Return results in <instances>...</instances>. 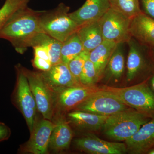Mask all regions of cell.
<instances>
[{"label": "cell", "mask_w": 154, "mask_h": 154, "mask_svg": "<svg viewBox=\"0 0 154 154\" xmlns=\"http://www.w3.org/2000/svg\"><path fill=\"white\" fill-rule=\"evenodd\" d=\"M148 80L150 85L151 87L150 88L154 93V72L149 77H148Z\"/></svg>", "instance_id": "obj_32"}, {"label": "cell", "mask_w": 154, "mask_h": 154, "mask_svg": "<svg viewBox=\"0 0 154 154\" xmlns=\"http://www.w3.org/2000/svg\"><path fill=\"white\" fill-rule=\"evenodd\" d=\"M148 79L137 85L124 88L104 86L102 89L114 94L128 107L154 118V93Z\"/></svg>", "instance_id": "obj_4"}, {"label": "cell", "mask_w": 154, "mask_h": 154, "mask_svg": "<svg viewBox=\"0 0 154 154\" xmlns=\"http://www.w3.org/2000/svg\"><path fill=\"white\" fill-rule=\"evenodd\" d=\"M11 135L10 128L3 122H0V142L8 139Z\"/></svg>", "instance_id": "obj_30"}, {"label": "cell", "mask_w": 154, "mask_h": 154, "mask_svg": "<svg viewBox=\"0 0 154 154\" xmlns=\"http://www.w3.org/2000/svg\"><path fill=\"white\" fill-rule=\"evenodd\" d=\"M128 106L114 94L102 89L78 105L77 110L98 115L111 116L128 109Z\"/></svg>", "instance_id": "obj_8"}, {"label": "cell", "mask_w": 154, "mask_h": 154, "mask_svg": "<svg viewBox=\"0 0 154 154\" xmlns=\"http://www.w3.org/2000/svg\"><path fill=\"white\" fill-rule=\"evenodd\" d=\"M110 8V0H86L80 8L69 15L80 27L99 21Z\"/></svg>", "instance_id": "obj_13"}, {"label": "cell", "mask_w": 154, "mask_h": 154, "mask_svg": "<svg viewBox=\"0 0 154 154\" xmlns=\"http://www.w3.org/2000/svg\"><path fill=\"white\" fill-rule=\"evenodd\" d=\"M102 89V88L96 85L88 86L79 85L64 88L55 94L57 105L63 111L72 110Z\"/></svg>", "instance_id": "obj_10"}, {"label": "cell", "mask_w": 154, "mask_h": 154, "mask_svg": "<svg viewBox=\"0 0 154 154\" xmlns=\"http://www.w3.org/2000/svg\"><path fill=\"white\" fill-rule=\"evenodd\" d=\"M147 153L149 154H154V148L152 149L151 150H150Z\"/></svg>", "instance_id": "obj_34"}, {"label": "cell", "mask_w": 154, "mask_h": 154, "mask_svg": "<svg viewBox=\"0 0 154 154\" xmlns=\"http://www.w3.org/2000/svg\"><path fill=\"white\" fill-rule=\"evenodd\" d=\"M41 73L55 94L64 88L82 85L72 74L67 64L63 62L52 66L49 70Z\"/></svg>", "instance_id": "obj_16"}, {"label": "cell", "mask_w": 154, "mask_h": 154, "mask_svg": "<svg viewBox=\"0 0 154 154\" xmlns=\"http://www.w3.org/2000/svg\"><path fill=\"white\" fill-rule=\"evenodd\" d=\"M124 44H117L107 63L102 78H104L106 82H116L123 76L125 67L123 48Z\"/></svg>", "instance_id": "obj_18"}, {"label": "cell", "mask_w": 154, "mask_h": 154, "mask_svg": "<svg viewBox=\"0 0 154 154\" xmlns=\"http://www.w3.org/2000/svg\"><path fill=\"white\" fill-rule=\"evenodd\" d=\"M54 123L43 119L36 122L33 131L30 133V139L21 146V152L33 154H45L48 152L50 139Z\"/></svg>", "instance_id": "obj_9"}, {"label": "cell", "mask_w": 154, "mask_h": 154, "mask_svg": "<svg viewBox=\"0 0 154 154\" xmlns=\"http://www.w3.org/2000/svg\"><path fill=\"white\" fill-rule=\"evenodd\" d=\"M69 10L61 3L53 10L42 11L39 17L42 32L62 42L76 33L79 27L69 17Z\"/></svg>", "instance_id": "obj_3"}, {"label": "cell", "mask_w": 154, "mask_h": 154, "mask_svg": "<svg viewBox=\"0 0 154 154\" xmlns=\"http://www.w3.org/2000/svg\"><path fill=\"white\" fill-rule=\"evenodd\" d=\"M17 79L16 87L12 95V101L25 119L30 132L36 122L37 107L27 77L23 72L22 66H15Z\"/></svg>", "instance_id": "obj_5"}, {"label": "cell", "mask_w": 154, "mask_h": 154, "mask_svg": "<svg viewBox=\"0 0 154 154\" xmlns=\"http://www.w3.org/2000/svg\"><path fill=\"white\" fill-rule=\"evenodd\" d=\"M148 48V51L150 57L154 62V45Z\"/></svg>", "instance_id": "obj_33"}, {"label": "cell", "mask_w": 154, "mask_h": 154, "mask_svg": "<svg viewBox=\"0 0 154 154\" xmlns=\"http://www.w3.org/2000/svg\"><path fill=\"white\" fill-rule=\"evenodd\" d=\"M84 50L90 51L104 41L99 21L87 23L79 28L77 32Z\"/></svg>", "instance_id": "obj_22"}, {"label": "cell", "mask_w": 154, "mask_h": 154, "mask_svg": "<svg viewBox=\"0 0 154 154\" xmlns=\"http://www.w3.org/2000/svg\"><path fill=\"white\" fill-rule=\"evenodd\" d=\"M151 119L145 113L128 108L109 116L102 129L109 138L117 141H125Z\"/></svg>", "instance_id": "obj_2"}, {"label": "cell", "mask_w": 154, "mask_h": 154, "mask_svg": "<svg viewBox=\"0 0 154 154\" xmlns=\"http://www.w3.org/2000/svg\"><path fill=\"white\" fill-rule=\"evenodd\" d=\"M143 10L149 17L154 19V0H140Z\"/></svg>", "instance_id": "obj_29"}, {"label": "cell", "mask_w": 154, "mask_h": 154, "mask_svg": "<svg viewBox=\"0 0 154 154\" xmlns=\"http://www.w3.org/2000/svg\"><path fill=\"white\" fill-rule=\"evenodd\" d=\"M73 132L68 122L61 117L54 123L50 139L48 149L54 152H60L69 146L73 137Z\"/></svg>", "instance_id": "obj_17"}, {"label": "cell", "mask_w": 154, "mask_h": 154, "mask_svg": "<svg viewBox=\"0 0 154 154\" xmlns=\"http://www.w3.org/2000/svg\"><path fill=\"white\" fill-rule=\"evenodd\" d=\"M75 143L78 149L92 154H123L127 152L125 143L110 142L88 134L77 138Z\"/></svg>", "instance_id": "obj_12"}, {"label": "cell", "mask_w": 154, "mask_h": 154, "mask_svg": "<svg viewBox=\"0 0 154 154\" xmlns=\"http://www.w3.org/2000/svg\"><path fill=\"white\" fill-rule=\"evenodd\" d=\"M89 51L84 50L67 64L72 74L79 83L80 75L86 61L89 59Z\"/></svg>", "instance_id": "obj_27"}, {"label": "cell", "mask_w": 154, "mask_h": 154, "mask_svg": "<svg viewBox=\"0 0 154 154\" xmlns=\"http://www.w3.org/2000/svg\"><path fill=\"white\" fill-rule=\"evenodd\" d=\"M32 48L33 49L34 56L50 61L48 52L44 47L40 46H35Z\"/></svg>", "instance_id": "obj_31"}, {"label": "cell", "mask_w": 154, "mask_h": 154, "mask_svg": "<svg viewBox=\"0 0 154 154\" xmlns=\"http://www.w3.org/2000/svg\"><path fill=\"white\" fill-rule=\"evenodd\" d=\"M104 40L116 44L127 43L131 39V19L110 8L99 20Z\"/></svg>", "instance_id": "obj_7"}, {"label": "cell", "mask_w": 154, "mask_h": 154, "mask_svg": "<svg viewBox=\"0 0 154 154\" xmlns=\"http://www.w3.org/2000/svg\"><path fill=\"white\" fill-rule=\"evenodd\" d=\"M36 101L37 109L44 119L51 120L53 116L55 94L45 82L41 72L22 66Z\"/></svg>", "instance_id": "obj_6"}, {"label": "cell", "mask_w": 154, "mask_h": 154, "mask_svg": "<svg viewBox=\"0 0 154 154\" xmlns=\"http://www.w3.org/2000/svg\"><path fill=\"white\" fill-rule=\"evenodd\" d=\"M84 50L82 43L78 33L77 32L74 33L63 42L61 50L62 62L68 63Z\"/></svg>", "instance_id": "obj_24"}, {"label": "cell", "mask_w": 154, "mask_h": 154, "mask_svg": "<svg viewBox=\"0 0 154 154\" xmlns=\"http://www.w3.org/2000/svg\"><path fill=\"white\" fill-rule=\"evenodd\" d=\"M99 81V76L94 64L88 59L80 75V84L85 86L96 85Z\"/></svg>", "instance_id": "obj_26"}, {"label": "cell", "mask_w": 154, "mask_h": 154, "mask_svg": "<svg viewBox=\"0 0 154 154\" xmlns=\"http://www.w3.org/2000/svg\"><path fill=\"white\" fill-rule=\"evenodd\" d=\"M63 42L43 32L36 34L30 41L29 47L40 46L44 47L48 52L52 66L62 62L61 50Z\"/></svg>", "instance_id": "obj_21"}, {"label": "cell", "mask_w": 154, "mask_h": 154, "mask_svg": "<svg viewBox=\"0 0 154 154\" xmlns=\"http://www.w3.org/2000/svg\"><path fill=\"white\" fill-rule=\"evenodd\" d=\"M110 8L130 19L141 12L140 0H110Z\"/></svg>", "instance_id": "obj_25"}, {"label": "cell", "mask_w": 154, "mask_h": 154, "mask_svg": "<svg viewBox=\"0 0 154 154\" xmlns=\"http://www.w3.org/2000/svg\"><path fill=\"white\" fill-rule=\"evenodd\" d=\"M128 51L126 62V81L131 82L143 72L148 69V48L138 42L134 38L127 43Z\"/></svg>", "instance_id": "obj_11"}, {"label": "cell", "mask_w": 154, "mask_h": 154, "mask_svg": "<svg viewBox=\"0 0 154 154\" xmlns=\"http://www.w3.org/2000/svg\"><path fill=\"white\" fill-rule=\"evenodd\" d=\"M32 63L34 67L42 72L48 71L52 66L50 61L35 56H34Z\"/></svg>", "instance_id": "obj_28"}, {"label": "cell", "mask_w": 154, "mask_h": 154, "mask_svg": "<svg viewBox=\"0 0 154 154\" xmlns=\"http://www.w3.org/2000/svg\"><path fill=\"white\" fill-rule=\"evenodd\" d=\"M42 12L25 8L1 29L0 38L8 40L17 52L24 54L30 47L31 39L42 32L39 22Z\"/></svg>", "instance_id": "obj_1"}, {"label": "cell", "mask_w": 154, "mask_h": 154, "mask_svg": "<svg viewBox=\"0 0 154 154\" xmlns=\"http://www.w3.org/2000/svg\"><path fill=\"white\" fill-rule=\"evenodd\" d=\"M129 31L131 38L147 47L154 45V19L142 11L131 19Z\"/></svg>", "instance_id": "obj_14"}, {"label": "cell", "mask_w": 154, "mask_h": 154, "mask_svg": "<svg viewBox=\"0 0 154 154\" xmlns=\"http://www.w3.org/2000/svg\"><path fill=\"white\" fill-rule=\"evenodd\" d=\"M125 142L127 151L130 153H147L154 148V118L143 125Z\"/></svg>", "instance_id": "obj_15"}, {"label": "cell", "mask_w": 154, "mask_h": 154, "mask_svg": "<svg viewBox=\"0 0 154 154\" xmlns=\"http://www.w3.org/2000/svg\"><path fill=\"white\" fill-rule=\"evenodd\" d=\"M30 0H6L0 9V30L17 15L28 7Z\"/></svg>", "instance_id": "obj_23"}, {"label": "cell", "mask_w": 154, "mask_h": 154, "mask_svg": "<svg viewBox=\"0 0 154 154\" xmlns=\"http://www.w3.org/2000/svg\"><path fill=\"white\" fill-rule=\"evenodd\" d=\"M117 45L113 42L104 40L102 43L90 51L89 59L94 64L99 80L102 79L107 63Z\"/></svg>", "instance_id": "obj_19"}, {"label": "cell", "mask_w": 154, "mask_h": 154, "mask_svg": "<svg viewBox=\"0 0 154 154\" xmlns=\"http://www.w3.org/2000/svg\"><path fill=\"white\" fill-rule=\"evenodd\" d=\"M68 116L71 122L76 126L90 131L102 128L109 116L78 110L69 113Z\"/></svg>", "instance_id": "obj_20"}]
</instances>
